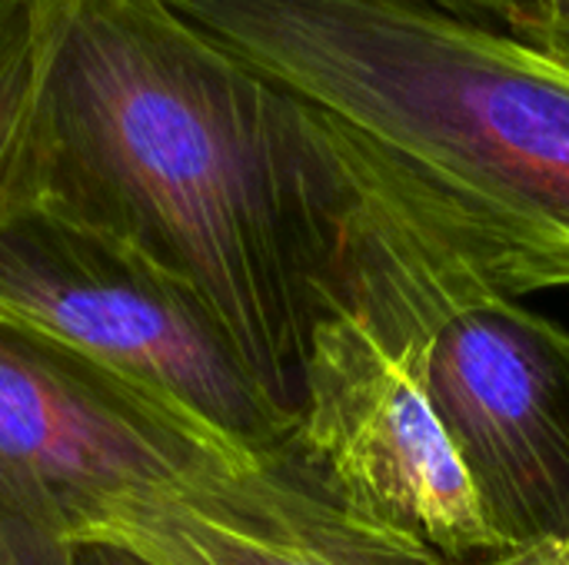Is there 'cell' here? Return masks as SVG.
<instances>
[{"label": "cell", "mask_w": 569, "mask_h": 565, "mask_svg": "<svg viewBox=\"0 0 569 565\" xmlns=\"http://www.w3.org/2000/svg\"><path fill=\"white\" fill-rule=\"evenodd\" d=\"M37 0L0 7V216L17 206V160L37 77Z\"/></svg>", "instance_id": "obj_8"}, {"label": "cell", "mask_w": 569, "mask_h": 565, "mask_svg": "<svg viewBox=\"0 0 569 565\" xmlns=\"http://www.w3.org/2000/svg\"><path fill=\"white\" fill-rule=\"evenodd\" d=\"M33 206L180 280L297 413L350 176L333 123L167 0H37Z\"/></svg>", "instance_id": "obj_1"}, {"label": "cell", "mask_w": 569, "mask_h": 565, "mask_svg": "<svg viewBox=\"0 0 569 565\" xmlns=\"http://www.w3.org/2000/svg\"><path fill=\"white\" fill-rule=\"evenodd\" d=\"M3 3H13V0H0V7H3Z\"/></svg>", "instance_id": "obj_13"}, {"label": "cell", "mask_w": 569, "mask_h": 565, "mask_svg": "<svg viewBox=\"0 0 569 565\" xmlns=\"http://www.w3.org/2000/svg\"><path fill=\"white\" fill-rule=\"evenodd\" d=\"M357 153L407 216L433 316V403L490 533L503 549L567 536L569 330L497 286L437 216Z\"/></svg>", "instance_id": "obj_4"}, {"label": "cell", "mask_w": 569, "mask_h": 565, "mask_svg": "<svg viewBox=\"0 0 569 565\" xmlns=\"http://www.w3.org/2000/svg\"><path fill=\"white\" fill-rule=\"evenodd\" d=\"M433 3H440L453 13L473 17L480 23L510 30L517 37L530 27V20L537 17V7H540V0H433Z\"/></svg>", "instance_id": "obj_10"}, {"label": "cell", "mask_w": 569, "mask_h": 565, "mask_svg": "<svg viewBox=\"0 0 569 565\" xmlns=\"http://www.w3.org/2000/svg\"><path fill=\"white\" fill-rule=\"evenodd\" d=\"M153 565H460L357 516L290 450H230L113 503L80 539Z\"/></svg>", "instance_id": "obj_7"}, {"label": "cell", "mask_w": 569, "mask_h": 565, "mask_svg": "<svg viewBox=\"0 0 569 565\" xmlns=\"http://www.w3.org/2000/svg\"><path fill=\"white\" fill-rule=\"evenodd\" d=\"M467 565H569V533L567 536H557V539L533 543V546L507 549L500 556H490V559Z\"/></svg>", "instance_id": "obj_11"}, {"label": "cell", "mask_w": 569, "mask_h": 565, "mask_svg": "<svg viewBox=\"0 0 569 565\" xmlns=\"http://www.w3.org/2000/svg\"><path fill=\"white\" fill-rule=\"evenodd\" d=\"M73 565H153L147 559H140L137 553L123 549V546H113V543H83L77 549V559Z\"/></svg>", "instance_id": "obj_12"}, {"label": "cell", "mask_w": 569, "mask_h": 565, "mask_svg": "<svg viewBox=\"0 0 569 565\" xmlns=\"http://www.w3.org/2000/svg\"><path fill=\"white\" fill-rule=\"evenodd\" d=\"M0 320L77 350L240 450L277 453L293 436V416L197 293L43 210L0 216Z\"/></svg>", "instance_id": "obj_5"}, {"label": "cell", "mask_w": 569, "mask_h": 565, "mask_svg": "<svg viewBox=\"0 0 569 565\" xmlns=\"http://www.w3.org/2000/svg\"><path fill=\"white\" fill-rule=\"evenodd\" d=\"M520 37L569 70V0H540L537 17Z\"/></svg>", "instance_id": "obj_9"}, {"label": "cell", "mask_w": 569, "mask_h": 565, "mask_svg": "<svg viewBox=\"0 0 569 565\" xmlns=\"http://www.w3.org/2000/svg\"><path fill=\"white\" fill-rule=\"evenodd\" d=\"M330 117L513 296L569 290V70L433 0H167Z\"/></svg>", "instance_id": "obj_2"}, {"label": "cell", "mask_w": 569, "mask_h": 565, "mask_svg": "<svg viewBox=\"0 0 569 565\" xmlns=\"http://www.w3.org/2000/svg\"><path fill=\"white\" fill-rule=\"evenodd\" d=\"M337 140L350 200L307 340L290 450L357 516L450 563L500 556L433 403V316L407 216L340 130Z\"/></svg>", "instance_id": "obj_3"}, {"label": "cell", "mask_w": 569, "mask_h": 565, "mask_svg": "<svg viewBox=\"0 0 569 565\" xmlns=\"http://www.w3.org/2000/svg\"><path fill=\"white\" fill-rule=\"evenodd\" d=\"M230 450L77 350L0 320V565H73L113 503Z\"/></svg>", "instance_id": "obj_6"}]
</instances>
